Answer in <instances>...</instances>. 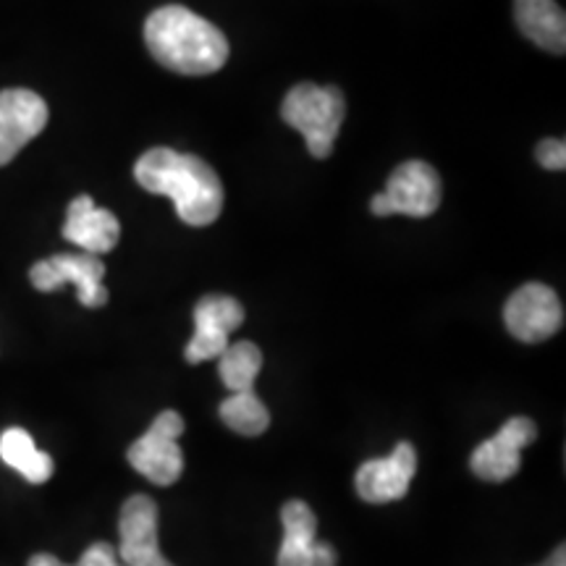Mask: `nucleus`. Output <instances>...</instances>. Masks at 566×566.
<instances>
[{
	"label": "nucleus",
	"mask_w": 566,
	"mask_h": 566,
	"mask_svg": "<svg viewBox=\"0 0 566 566\" xmlns=\"http://www.w3.org/2000/svg\"><path fill=\"white\" fill-rule=\"evenodd\" d=\"M134 179L147 192L171 197L176 216L187 226L202 229L216 223L223 210V184L197 155L155 147L137 160Z\"/></svg>",
	"instance_id": "1"
},
{
	"label": "nucleus",
	"mask_w": 566,
	"mask_h": 566,
	"mask_svg": "<svg viewBox=\"0 0 566 566\" xmlns=\"http://www.w3.org/2000/svg\"><path fill=\"white\" fill-rule=\"evenodd\" d=\"M147 51L160 66L184 76L216 74L229 61V40L184 6H163L145 21Z\"/></svg>",
	"instance_id": "2"
},
{
	"label": "nucleus",
	"mask_w": 566,
	"mask_h": 566,
	"mask_svg": "<svg viewBox=\"0 0 566 566\" xmlns=\"http://www.w3.org/2000/svg\"><path fill=\"white\" fill-rule=\"evenodd\" d=\"M346 116L344 92L338 87H321V84L304 82L283 97L281 118L296 129L307 142L313 158L325 160L334 153L338 129Z\"/></svg>",
	"instance_id": "3"
},
{
	"label": "nucleus",
	"mask_w": 566,
	"mask_h": 566,
	"mask_svg": "<svg viewBox=\"0 0 566 566\" xmlns=\"http://www.w3.org/2000/svg\"><path fill=\"white\" fill-rule=\"evenodd\" d=\"M443 187L441 176L433 166L422 160L401 163L396 171L388 176L386 192L375 195L370 210L375 216H409V218H428L433 216L441 205Z\"/></svg>",
	"instance_id": "4"
},
{
	"label": "nucleus",
	"mask_w": 566,
	"mask_h": 566,
	"mask_svg": "<svg viewBox=\"0 0 566 566\" xmlns=\"http://www.w3.org/2000/svg\"><path fill=\"white\" fill-rule=\"evenodd\" d=\"M181 433L184 417L166 409L155 417L150 430L132 443L129 464L155 485H174L184 472Z\"/></svg>",
	"instance_id": "5"
},
{
	"label": "nucleus",
	"mask_w": 566,
	"mask_h": 566,
	"mask_svg": "<svg viewBox=\"0 0 566 566\" xmlns=\"http://www.w3.org/2000/svg\"><path fill=\"white\" fill-rule=\"evenodd\" d=\"M509 334L525 344H541L556 336L564 325V307L554 289L546 283H525L509 296L504 307Z\"/></svg>",
	"instance_id": "6"
},
{
	"label": "nucleus",
	"mask_w": 566,
	"mask_h": 566,
	"mask_svg": "<svg viewBox=\"0 0 566 566\" xmlns=\"http://www.w3.org/2000/svg\"><path fill=\"white\" fill-rule=\"evenodd\" d=\"M30 279L38 292H59L66 283H74L84 307H103L108 302V289L103 286L105 265L95 254H53L32 265Z\"/></svg>",
	"instance_id": "7"
},
{
	"label": "nucleus",
	"mask_w": 566,
	"mask_h": 566,
	"mask_svg": "<svg viewBox=\"0 0 566 566\" xmlns=\"http://www.w3.org/2000/svg\"><path fill=\"white\" fill-rule=\"evenodd\" d=\"M244 323V307L233 296L208 294L195 307V336L184 349L189 365L218 359L229 349V336Z\"/></svg>",
	"instance_id": "8"
},
{
	"label": "nucleus",
	"mask_w": 566,
	"mask_h": 566,
	"mask_svg": "<svg viewBox=\"0 0 566 566\" xmlns=\"http://www.w3.org/2000/svg\"><path fill=\"white\" fill-rule=\"evenodd\" d=\"M118 535H122V556L124 566H174L160 554L158 546V504L150 495H132L122 506L118 516Z\"/></svg>",
	"instance_id": "9"
},
{
	"label": "nucleus",
	"mask_w": 566,
	"mask_h": 566,
	"mask_svg": "<svg viewBox=\"0 0 566 566\" xmlns=\"http://www.w3.org/2000/svg\"><path fill=\"white\" fill-rule=\"evenodd\" d=\"M537 428L530 417H512L493 438H488L472 451L470 467L480 480L504 483L514 478L522 464V449L535 443Z\"/></svg>",
	"instance_id": "10"
},
{
	"label": "nucleus",
	"mask_w": 566,
	"mask_h": 566,
	"mask_svg": "<svg viewBox=\"0 0 566 566\" xmlns=\"http://www.w3.org/2000/svg\"><path fill=\"white\" fill-rule=\"evenodd\" d=\"M48 126V105L32 90L0 92V166L11 163Z\"/></svg>",
	"instance_id": "11"
},
{
	"label": "nucleus",
	"mask_w": 566,
	"mask_h": 566,
	"mask_svg": "<svg viewBox=\"0 0 566 566\" xmlns=\"http://www.w3.org/2000/svg\"><path fill=\"white\" fill-rule=\"evenodd\" d=\"M417 472L415 446L401 441L386 459H370L357 470L354 485L367 504H388L405 499Z\"/></svg>",
	"instance_id": "12"
},
{
	"label": "nucleus",
	"mask_w": 566,
	"mask_h": 566,
	"mask_svg": "<svg viewBox=\"0 0 566 566\" xmlns=\"http://www.w3.org/2000/svg\"><path fill=\"white\" fill-rule=\"evenodd\" d=\"M283 543L279 551V566H336L338 556L334 546L317 541L315 512L304 501H289L281 509Z\"/></svg>",
	"instance_id": "13"
},
{
	"label": "nucleus",
	"mask_w": 566,
	"mask_h": 566,
	"mask_svg": "<svg viewBox=\"0 0 566 566\" xmlns=\"http://www.w3.org/2000/svg\"><path fill=\"white\" fill-rule=\"evenodd\" d=\"M118 237H122V223L111 210L97 208L90 195L71 200L66 223H63V239H69L87 254L101 258L118 244Z\"/></svg>",
	"instance_id": "14"
},
{
	"label": "nucleus",
	"mask_w": 566,
	"mask_h": 566,
	"mask_svg": "<svg viewBox=\"0 0 566 566\" xmlns=\"http://www.w3.org/2000/svg\"><path fill=\"white\" fill-rule=\"evenodd\" d=\"M514 19L522 34L543 51H566V17L556 0H514Z\"/></svg>",
	"instance_id": "15"
},
{
	"label": "nucleus",
	"mask_w": 566,
	"mask_h": 566,
	"mask_svg": "<svg viewBox=\"0 0 566 566\" xmlns=\"http://www.w3.org/2000/svg\"><path fill=\"white\" fill-rule=\"evenodd\" d=\"M0 459L34 485L45 483L53 475V459L40 451L32 436L21 428H9L0 436Z\"/></svg>",
	"instance_id": "16"
},
{
	"label": "nucleus",
	"mask_w": 566,
	"mask_h": 566,
	"mask_svg": "<svg viewBox=\"0 0 566 566\" xmlns=\"http://www.w3.org/2000/svg\"><path fill=\"white\" fill-rule=\"evenodd\" d=\"M260 370H263V352L252 342L229 344V349L218 357V375L231 394L254 391Z\"/></svg>",
	"instance_id": "17"
},
{
	"label": "nucleus",
	"mask_w": 566,
	"mask_h": 566,
	"mask_svg": "<svg viewBox=\"0 0 566 566\" xmlns=\"http://www.w3.org/2000/svg\"><path fill=\"white\" fill-rule=\"evenodd\" d=\"M218 412H221V420L239 436H263L268 424H271V412H268V407L254 396V391L231 394Z\"/></svg>",
	"instance_id": "18"
},
{
	"label": "nucleus",
	"mask_w": 566,
	"mask_h": 566,
	"mask_svg": "<svg viewBox=\"0 0 566 566\" xmlns=\"http://www.w3.org/2000/svg\"><path fill=\"white\" fill-rule=\"evenodd\" d=\"M537 163H541L543 168H548V171H564L566 168V145L564 139H543L541 145H537Z\"/></svg>",
	"instance_id": "19"
},
{
	"label": "nucleus",
	"mask_w": 566,
	"mask_h": 566,
	"mask_svg": "<svg viewBox=\"0 0 566 566\" xmlns=\"http://www.w3.org/2000/svg\"><path fill=\"white\" fill-rule=\"evenodd\" d=\"M74 566H124L116 562V548L111 543H92Z\"/></svg>",
	"instance_id": "20"
},
{
	"label": "nucleus",
	"mask_w": 566,
	"mask_h": 566,
	"mask_svg": "<svg viewBox=\"0 0 566 566\" xmlns=\"http://www.w3.org/2000/svg\"><path fill=\"white\" fill-rule=\"evenodd\" d=\"M30 566H69V564L59 562V558L51 556V554H38V556L30 558Z\"/></svg>",
	"instance_id": "21"
},
{
	"label": "nucleus",
	"mask_w": 566,
	"mask_h": 566,
	"mask_svg": "<svg viewBox=\"0 0 566 566\" xmlns=\"http://www.w3.org/2000/svg\"><path fill=\"white\" fill-rule=\"evenodd\" d=\"M546 566H551V564H546Z\"/></svg>",
	"instance_id": "22"
}]
</instances>
